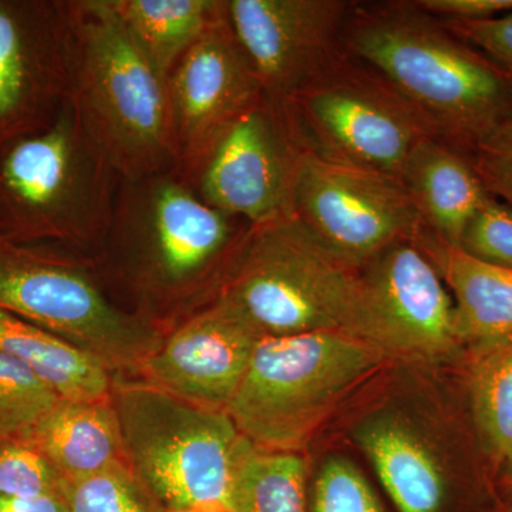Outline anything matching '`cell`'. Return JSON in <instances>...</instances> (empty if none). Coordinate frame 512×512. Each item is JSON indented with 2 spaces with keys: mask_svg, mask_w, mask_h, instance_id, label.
<instances>
[{
  "mask_svg": "<svg viewBox=\"0 0 512 512\" xmlns=\"http://www.w3.org/2000/svg\"><path fill=\"white\" fill-rule=\"evenodd\" d=\"M343 49L377 74L434 137L468 157L512 119L508 77L414 2L352 6Z\"/></svg>",
  "mask_w": 512,
  "mask_h": 512,
  "instance_id": "1",
  "label": "cell"
},
{
  "mask_svg": "<svg viewBox=\"0 0 512 512\" xmlns=\"http://www.w3.org/2000/svg\"><path fill=\"white\" fill-rule=\"evenodd\" d=\"M215 299L261 338L342 332L402 356L362 268L330 252L293 215L249 229Z\"/></svg>",
  "mask_w": 512,
  "mask_h": 512,
  "instance_id": "2",
  "label": "cell"
},
{
  "mask_svg": "<svg viewBox=\"0 0 512 512\" xmlns=\"http://www.w3.org/2000/svg\"><path fill=\"white\" fill-rule=\"evenodd\" d=\"M69 100L121 181L178 165L167 80L109 0H67Z\"/></svg>",
  "mask_w": 512,
  "mask_h": 512,
  "instance_id": "3",
  "label": "cell"
},
{
  "mask_svg": "<svg viewBox=\"0 0 512 512\" xmlns=\"http://www.w3.org/2000/svg\"><path fill=\"white\" fill-rule=\"evenodd\" d=\"M120 181L67 100L46 130L0 154V237L15 244H100Z\"/></svg>",
  "mask_w": 512,
  "mask_h": 512,
  "instance_id": "4",
  "label": "cell"
},
{
  "mask_svg": "<svg viewBox=\"0 0 512 512\" xmlns=\"http://www.w3.org/2000/svg\"><path fill=\"white\" fill-rule=\"evenodd\" d=\"M124 458L167 512H231L229 491L251 441L224 410L148 384L114 383Z\"/></svg>",
  "mask_w": 512,
  "mask_h": 512,
  "instance_id": "5",
  "label": "cell"
},
{
  "mask_svg": "<svg viewBox=\"0 0 512 512\" xmlns=\"http://www.w3.org/2000/svg\"><path fill=\"white\" fill-rule=\"evenodd\" d=\"M387 357L342 332L261 338L224 412L254 446L296 451L343 394Z\"/></svg>",
  "mask_w": 512,
  "mask_h": 512,
  "instance_id": "6",
  "label": "cell"
},
{
  "mask_svg": "<svg viewBox=\"0 0 512 512\" xmlns=\"http://www.w3.org/2000/svg\"><path fill=\"white\" fill-rule=\"evenodd\" d=\"M0 309L49 330L113 372H136L160 330L107 298L89 266L40 244L0 239Z\"/></svg>",
  "mask_w": 512,
  "mask_h": 512,
  "instance_id": "7",
  "label": "cell"
},
{
  "mask_svg": "<svg viewBox=\"0 0 512 512\" xmlns=\"http://www.w3.org/2000/svg\"><path fill=\"white\" fill-rule=\"evenodd\" d=\"M251 225L201 200L177 170L120 181L107 239L140 258L161 295L194 291L215 266L238 256Z\"/></svg>",
  "mask_w": 512,
  "mask_h": 512,
  "instance_id": "8",
  "label": "cell"
},
{
  "mask_svg": "<svg viewBox=\"0 0 512 512\" xmlns=\"http://www.w3.org/2000/svg\"><path fill=\"white\" fill-rule=\"evenodd\" d=\"M282 107L305 150L399 178L414 147L433 136L377 74L346 53Z\"/></svg>",
  "mask_w": 512,
  "mask_h": 512,
  "instance_id": "9",
  "label": "cell"
},
{
  "mask_svg": "<svg viewBox=\"0 0 512 512\" xmlns=\"http://www.w3.org/2000/svg\"><path fill=\"white\" fill-rule=\"evenodd\" d=\"M292 215L343 261L355 266L424 228L402 178L328 160L302 148Z\"/></svg>",
  "mask_w": 512,
  "mask_h": 512,
  "instance_id": "10",
  "label": "cell"
},
{
  "mask_svg": "<svg viewBox=\"0 0 512 512\" xmlns=\"http://www.w3.org/2000/svg\"><path fill=\"white\" fill-rule=\"evenodd\" d=\"M301 153L284 107L264 94L181 175L212 208L256 227L292 215Z\"/></svg>",
  "mask_w": 512,
  "mask_h": 512,
  "instance_id": "11",
  "label": "cell"
},
{
  "mask_svg": "<svg viewBox=\"0 0 512 512\" xmlns=\"http://www.w3.org/2000/svg\"><path fill=\"white\" fill-rule=\"evenodd\" d=\"M66 0H0V154L69 100Z\"/></svg>",
  "mask_w": 512,
  "mask_h": 512,
  "instance_id": "12",
  "label": "cell"
},
{
  "mask_svg": "<svg viewBox=\"0 0 512 512\" xmlns=\"http://www.w3.org/2000/svg\"><path fill=\"white\" fill-rule=\"evenodd\" d=\"M350 10L343 0H228L262 92L281 106L345 53Z\"/></svg>",
  "mask_w": 512,
  "mask_h": 512,
  "instance_id": "13",
  "label": "cell"
},
{
  "mask_svg": "<svg viewBox=\"0 0 512 512\" xmlns=\"http://www.w3.org/2000/svg\"><path fill=\"white\" fill-rule=\"evenodd\" d=\"M178 165L187 175L218 136L264 96L227 12L185 52L167 79Z\"/></svg>",
  "mask_w": 512,
  "mask_h": 512,
  "instance_id": "14",
  "label": "cell"
},
{
  "mask_svg": "<svg viewBox=\"0 0 512 512\" xmlns=\"http://www.w3.org/2000/svg\"><path fill=\"white\" fill-rule=\"evenodd\" d=\"M261 336L218 299L184 320L138 366L143 383L177 399L225 410Z\"/></svg>",
  "mask_w": 512,
  "mask_h": 512,
  "instance_id": "15",
  "label": "cell"
},
{
  "mask_svg": "<svg viewBox=\"0 0 512 512\" xmlns=\"http://www.w3.org/2000/svg\"><path fill=\"white\" fill-rule=\"evenodd\" d=\"M360 268L402 355L436 359L453 352L454 303L416 239L390 245Z\"/></svg>",
  "mask_w": 512,
  "mask_h": 512,
  "instance_id": "16",
  "label": "cell"
},
{
  "mask_svg": "<svg viewBox=\"0 0 512 512\" xmlns=\"http://www.w3.org/2000/svg\"><path fill=\"white\" fill-rule=\"evenodd\" d=\"M400 178L424 228L448 247L460 248L468 222L493 197L471 158L434 136L414 147Z\"/></svg>",
  "mask_w": 512,
  "mask_h": 512,
  "instance_id": "17",
  "label": "cell"
},
{
  "mask_svg": "<svg viewBox=\"0 0 512 512\" xmlns=\"http://www.w3.org/2000/svg\"><path fill=\"white\" fill-rule=\"evenodd\" d=\"M417 244L453 292L458 342L495 346L512 339V269L478 261L448 247L426 228Z\"/></svg>",
  "mask_w": 512,
  "mask_h": 512,
  "instance_id": "18",
  "label": "cell"
},
{
  "mask_svg": "<svg viewBox=\"0 0 512 512\" xmlns=\"http://www.w3.org/2000/svg\"><path fill=\"white\" fill-rule=\"evenodd\" d=\"M39 450L64 480H79L124 460L113 400L59 402L20 437Z\"/></svg>",
  "mask_w": 512,
  "mask_h": 512,
  "instance_id": "19",
  "label": "cell"
},
{
  "mask_svg": "<svg viewBox=\"0 0 512 512\" xmlns=\"http://www.w3.org/2000/svg\"><path fill=\"white\" fill-rule=\"evenodd\" d=\"M0 352L28 367L60 399L103 400L113 394V373L96 357L3 309Z\"/></svg>",
  "mask_w": 512,
  "mask_h": 512,
  "instance_id": "20",
  "label": "cell"
},
{
  "mask_svg": "<svg viewBox=\"0 0 512 512\" xmlns=\"http://www.w3.org/2000/svg\"><path fill=\"white\" fill-rule=\"evenodd\" d=\"M359 441L400 512H439L444 481L429 448L396 421L366 424Z\"/></svg>",
  "mask_w": 512,
  "mask_h": 512,
  "instance_id": "21",
  "label": "cell"
},
{
  "mask_svg": "<svg viewBox=\"0 0 512 512\" xmlns=\"http://www.w3.org/2000/svg\"><path fill=\"white\" fill-rule=\"evenodd\" d=\"M128 35L163 79L227 12V0H109Z\"/></svg>",
  "mask_w": 512,
  "mask_h": 512,
  "instance_id": "22",
  "label": "cell"
},
{
  "mask_svg": "<svg viewBox=\"0 0 512 512\" xmlns=\"http://www.w3.org/2000/svg\"><path fill=\"white\" fill-rule=\"evenodd\" d=\"M305 460L295 451L251 444L239 460L229 491L231 512H306Z\"/></svg>",
  "mask_w": 512,
  "mask_h": 512,
  "instance_id": "23",
  "label": "cell"
},
{
  "mask_svg": "<svg viewBox=\"0 0 512 512\" xmlns=\"http://www.w3.org/2000/svg\"><path fill=\"white\" fill-rule=\"evenodd\" d=\"M495 346L474 369V413L488 450L512 460V340Z\"/></svg>",
  "mask_w": 512,
  "mask_h": 512,
  "instance_id": "24",
  "label": "cell"
},
{
  "mask_svg": "<svg viewBox=\"0 0 512 512\" xmlns=\"http://www.w3.org/2000/svg\"><path fill=\"white\" fill-rule=\"evenodd\" d=\"M67 512H167L126 458L106 470L79 480H64Z\"/></svg>",
  "mask_w": 512,
  "mask_h": 512,
  "instance_id": "25",
  "label": "cell"
},
{
  "mask_svg": "<svg viewBox=\"0 0 512 512\" xmlns=\"http://www.w3.org/2000/svg\"><path fill=\"white\" fill-rule=\"evenodd\" d=\"M59 399L28 367L0 352V439L25 436Z\"/></svg>",
  "mask_w": 512,
  "mask_h": 512,
  "instance_id": "26",
  "label": "cell"
},
{
  "mask_svg": "<svg viewBox=\"0 0 512 512\" xmlns=\"http://www.w3.org/2000/svg\"><path fill=\"white\" fill-rule=\"evenodd\" d=\"M64 478L39 450L20 439H0V497L59 495Z\"/></svg>",
  "mask_w": 512,
  "mask_h": 512,
  "instance_id": "27",
  "label": "cell"
},
{
  "mask_svg": "<svg viewBox=\"0 0 512 512\" xmlns=\"http://www.w3.org/2000/svg\"><path fill=\"white\" fill-rule=\"evenodd\" d=\"M460 249L485 264L512 269V208L490 197L468 222Z\"/></svg>",
  "mask_w": 512,
  "mask_h": 512,
  "instance_id": "28",
  "label": "cell"
},
{
  "mask_svg": "<svg viewBox=\"0 0 512 512\" xmlns=\"http://www.w3.org/2000/svg\"><path fill=\"white\" fill-rule=\"evenodd\" d=\"M313 512H382L372 488L355 466L330 460L315 487Z\"/></svg>",
  "mask_w": 512,
  "mask_h": 512,
  "instance_id": "29",
  "label": "cell"
},
{
  "mask_svg": "<svg viewBox=\"0 0 512 512\" xmlns=\"http://www.w3.org/2000/svg\"><path fill=\"white\" fill-rule=\"evenodd\" d=\"M470 158L487 191L512 208V119L483 138Z\"/></svg>",
  "mask_w": 512,
  "mask_h": 512,
  "instance_id": "30",
  "label": "cell"
},
{
  "mask_svg": "<svg viewBox=\"0 0 512 512\" xmlns=\"http://www.w3.org/2000/svg\"><path fill=\"white\" fill-rule=\"evenodd\" d=\"M453 35L483 53L512 84V13L474 22H443Z\"/></svg>",
  "mask_w": 512,
  "mask_h": 512,
  "instance_id": "31",
  "label": "cell"
},
{
  "mask_svg": "<svg viewBox=\"0 0 512 512\" xmlns=\"http://www.w3.org/2000/svg\"><path fill=\"white\" fill-rule=\"evenodd\" d=\"M414 5L443 22H474L512 13V0H416Z\"/></svg>",
  "mask_w": 512,
  "mask_h": 512,
  "instance_id": "32",
  "label": "cell"
},
{
  "mask_svg": "<svg viewBox=\"0 0 512 512\" xmlns=\"http://www.w3.org/2000/svg\"><path fill=\"white\" fill-rule=\"evenodd\" d=\"M0 512H67L62 495L40 498L0 497Z\"/></svg>",
  "mask_w": 512,
  "mask_h": 512,
  "instance_id": "33",
  "label": "cell"
},
{
  "mask_svg": "<svg viewBox=\"0 0 512 512\" xmlns=\"http://www.w3.org/2000/svg\"><path fill=\"white\" fill-rule=\"evenodd\" d=\"M0 239H3L2 237H0Z\"/></svg>",
  "mask_w": 512,
  "mask_h": 512,
  "instance_id": "34",
  "label": "cell"
}]
</instances>
